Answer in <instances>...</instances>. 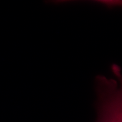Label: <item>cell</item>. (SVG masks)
Returning a JSON list of instances; mask_svg holds the SVG:
<instances>
[{"mask_svg": "<svg viewBox=\"0 0 122 122\" xmlns=\"http://www.w3.org/2000/svg\"><path fill=\"white\" fill-rule=\"evenodd\" d=\"M95 90L96 122H122V89L119 87L117 81L97 75Z\"/></svg>", "mask_w": 122, "mask_h": 122, "instance_id": "cell-1", "label": "cell"}, {"mask_svg": "<svg viewBox=\"0 0 122 122\" xmlns=\"http://www.w3.org/2000/svg\"><path fill=\"white\" fill-rule=\"evenodd\" d=\"M111 68L112 70V71L113 72L114 75L117 76V78L118 79V80L120 81V83H122V75L120 74V67L118 65H116V64H113V65H111Z\"/></svg>", "mask_w": 122, "mask_h": 122, "instance_id": "cell-2", "label": "cell"}, {"mask_svg": "<svg viewBox=\"0 0 122 122\" xmlns=\"http://www.w3.org/2000/svg\"><path fill=\"white\" fill-rule=\"evenodd\" d=\"M102 4L106 5L107 7H111L117 6H120L122 4V1H101Z\"/></svg>", "mask_w": 122, "mask_h": 122, "instance_id": "cell-3", "label": "cell"}]
</instances>
